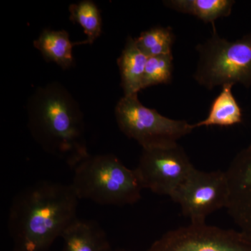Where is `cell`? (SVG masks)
Here are the masks:
<instances>
[{
  "label": "cell",
  "mask_w": 251,
  "mask_h": 251,
  "mask_svg": "<svg viewBox=\"0 0 251 251\" xmlns=\"http://www.w3.org/2000/svg\"><path fill=\"white\" fill-rule=\"evenodd\" d=\"M79 198L72 184L41 181L23 188L9 208L11 251H48L77 219Z\"/></svg>",
  "instance_id": "1"
},
{
  "label": "cell",
  "mask_w": 251,
  "mask_h": 251,
  "mask_svg": "<svg viewBox=\"0 0 251 251\" xmlns=\"http://www.w3.org/2000/svg\"><path fill=\"white\" fill-rule=\"evenodd\" d=\"M27 112L31 134L46 153L74 170L90 156L82 112L64 86L53 82L38 88Z\"/></svg>",
  "instance_id": "2"
},
{
  "label": "cell",
  "mask_w": 251,
  "mask_h": 251,
  "mask_svg": "<svg viewBox=\"0 0 251 251\" xmlns=\"http://www.w3.org/2000/svg\"><path fill=\"white\" fill-rule=\"evenodd\" d=\"M73 188L79 200L100 205L125 206L138 202L143 185L138 173L112 153L90 156L74 169Z\"/></svg>",
  "instance_id": "3"
},
{
  "label": "cell",
  "mask_w": 251,
  "mask_h": 251,
  "mask_svg": "<svg viewBox=\"0 0 251 251\" xmlns=\"http://www.w3.org/2000/svg\"><path fill=\"white\" fill-rule=\"evenodd\" d=\"M212 34L196 47L199 59L193 74L200 85L211 90L219 86H251V32L230 41L221 37L212 25Z\"/></svg>",
  "instance_id": "4"
},
{
  "label": "cell",
  "mask_w": 251,
  "mask_h": 251,
  "mask_svg": "<svg viewBox=\"0 0 251 251\" xmlns=\"http://www.w3.org/2000/svg\"><path fill=\"white\" fill-rule=\"evenodd\" d=\"M115 115L122 133L138 142L143 149L177 143L195 128L186 120L168 118L145 106L138 94L124 96L115 107Z\"/></svg>",
  "instance_id": "5"
},
{
  "label": "cell",
  "mask_w": 251,
  "mask_h": 251,
  "mask_svg": "<svg viewBox=\"0 0 251 251\" xmlns=\"http://www.w3.org/2000/svg\"><path fill=\"white\" fill-rule=\"evenodd\" d=\"M195 168L184 149L176 143L143 149L135 171L144 188L171 198Z\"/></svg>",
  "instance_id": "6"
},
{
  "label": "cell",
  "mask_w": 251,
  "mask_h": 251,
  "mask_svg": "<svg viewBox=\"0 0 251 251\" xmlns=\"http://www.w3.org/2000/svg\"><path fill=\"white\" fill-rule=\"evenodd\" d=\"M146 251H251V238L240 230L191 223L163 234Z\"/></svg>",
  "instance_id": "7"
},
{
  "label": "cell",
  "mask_w": 251,
  "mask_h": 251,
  "mask_svg": "<svg viewBox=\"0 0 251 251\" xmlns=\"http://www.w3.org/2000/svg\"><path fill=\"white\" fill-rule=\"evenodd\" d=\"M171 198L191 223H205L208 216L227 206L229 186L226 171L195 168Z\"/></svg>",
  "instance_id": "8"
},
{
  "label": "cell",
  "mask_w": 251,
  "mask_h": 251,
  "mask_svg": "<svg viewBox=\"0 0 251 251\" xmlns=\"http://www.w3.org/2000/svg\"><path fill=\"white\" fill-rule=\"evenodd\" d=\"M226 173L229 186L226 209L239 230L251 238V143L236 155Z\"/></svg>",
  "instance_id": "9"
},
{
  "label": "cell",
  "mask_w": 251,
  "mask_h": 251,
  "mask_svg": "<svg viewBox=\"0 0 251 251\" xmlns=\"http://www.w3.org/2000/svg\"><path fill=\"white\" fill-rule=\"evenodd\" d=\"M62 251H113L98 223L77 219L62 234Z\"/></svg>",
  "instance_id": "10"
},
{
  "label": "cell",
  "mask_w": 251,
  "mask_h": 251,
  "mask_svg": "<svg viewBox=\"0 0 251 251\" xmlns=\"http://www.w3.org/2000/svg\"><path fill=\"white\" fill-rule=\"evenodd\" d=\"M148 57L142 52L135 39L128 36L117 60L125 96L135 95L143 90L145 66Z\"/></svg>",
  "instance_id": "11"
},
{
  "label": "cell",
  "mask_w": 251,
  "mask_h": 251,
  "mask_svg": "<svg viewBox=\"0 0 251 251\" xmlns=\"http://www.w3.org/2000/svg\"><path fill=\"white\" fill-rule=\"evenodd\" d=\"M232 85L223 86L222 90L211 103L206 119L193 125L202 126L229 127L242 122V110L232 93Z\"/></svg>",
  "instance_id": "12"
},
{
  "label": "cell",
  "mask_w": 251,
  "mask_h": 251,
  "mask_svg": "<svg viewBox=\"0 0 251 251\" xmlns=\"http://www.w3.org/2000/svg\"><path fill=\"white\" fill-rule=\"evenodd\" d=\"M34 45L48 62L55 63L63 69L74 65L72 50L75 44L71 41L67 31L44 29Z\"/></svg>",
  "instance_id": "13"
},
{
  "label": "cell",
  "mask_w": 251,
  "mask_h": 251,
  "mask_svg": "<svg viewBox=\"0 0 251 251\" xmlns=\"http://www.w3.org/2000/svg\"><path fill=\"white\" fill-rule=\"evenodd\" d=\"M163 2L169 9L196 16L212 25L219 18L229 16L235 4L233 0H167Z\"/></svg>",
  "instance_id": "14"
},
{
  "label": "cell",
  "mask_w": 251,
  "mask_h": 251,
  "mask_svg": "<svg viewBox=\"0 0 251 251\" xmlns=\"http://www.w3.org/2000/svg\"><path fill=\"white\" fill-rule=\"evenodd\" d=\"M70 20L83 28L87 39L75 45L92 44L102 32V19L100 11L94 1L84 0L69 6Z\"/></svg>",
  "instance_id": "15"
},
{
  "label": "cell",
  "mask_w": 251,
  "mask_h": 251,
  "mask_svg": "<svg viewBox=\"0 0 251 251\" xmlns=\"http://www.w3.org/2000/svg\"><path fill=\"white\" fill-rule=\"evenodd\" d=\"M175 36L171 27L157 26L140 34L135 41L140 50L148 57L171 54Z\"/></svg>",
  "instance_id": "16"
},
{
  "label": "cell",
  "mask_w": 251,
  "mask_h": 251,
  "mask_svg": "<svg viewBox=\"0 0 251 251\" xmlns=\"http://www.w3.org/2000/svg\"><path fill=\"white\" fill-rule=\"evenodd\" d=\"M173 72V54L148 57L144 73L143 90L151 86L171 83Z\"/></svg>",
  "instance_id": "17"
},
{
  "label": "cell",
  "mask_w": 251,
  "mask_h": 251,
  "mask_svg": "<svg viewBox=\"0 0 251 251\" xmlns=\"http://www.w3.org/2000/svg\"><path fill=\"white\" fill-rule=\"evenodd\" d=\"M113 251H130L126 250V249H115V250H113Z\"/></svg>",
  "instance_id": "18"
}]
</instances>
